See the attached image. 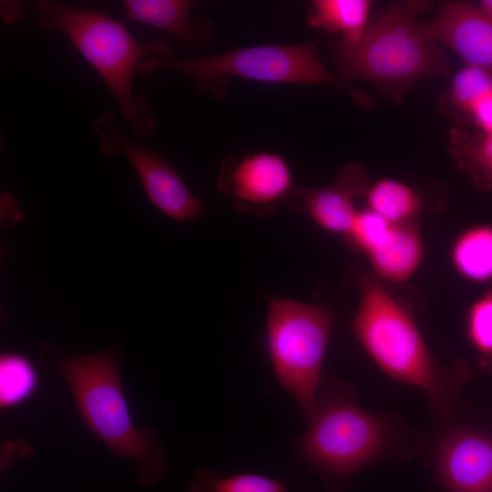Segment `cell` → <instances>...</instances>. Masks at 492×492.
I'll use <instances>...</instances> for the list:
<instances>
[{"instance_id":"6da1fadb","label":"cell","mask_w":492,"mask_h":492,"mask_svg":"<svg viewBox=\"0 0 492 492\" xmlns=\"http://www.w3.org/2000/svg\"><path fill=\"white\" fill-rule=\"evenodd\" d=\"M432 1L391 3L357 39L331 44L339 77L373 84L395 105L421 80L452 77V64L418 16Z\"/></svg>"},{"instance_id":"8fae6325","label":"cell","mask_w":492,"mask_h":492,"mask_svg":"<svg viewBox=\"0 0 492 492\" xmlns=\"http://www.w3.org/2000/svg\"><path fill=\"white\" fill-rule=\"evenodd\" d=\"M423 25L435 41L450 48L467 66L492 74V17L477 4L445 2Z\"/></svg>"},{"instance_id":"cb8c5ba5","label":"cell","mask_w":492,"mask_h":492,"mask_svg":"<svg viewBox=\"0 0 492 492\" xmlns=\"http://www.w3.org/2000/svg\"><path fill=\"white\" fill-rule=\"evenodd\" d=\"M1 16L7 23H12L20 18L23 14V9L18 2L15 1H1Z\"/></svg>"},{"instance_id":"9a60e30c","label":"cell","mask_w":492,"mask_h":492,"mask_svg":"<svg viewBox=\"0 0 492 492\" xmlns=\"http://www.w3.org/2000/svg\"><path fill=\"white\" fill-rule=\"evenodd\" d=\"M447 151L475 188L492 194V131L454 126L449 129Z\"/></svg>"},{"instance_id":"3957f363","label":"cell","mask_w":492,"mask_h":492,"mask_svg":"<svg viewBox=\"0 0 492 492\" xmlns=\"http://www.w3.org/2000/svg\"><path fill=\"white\" fill-rule=\"evenodd\" d=\"M359 302L353 332L374 362L395 380L418 387L438 412L448 410L469 370L439 365L411 313L373 273L354 275Z\"/></svg>"},{"instance_id":"4fadbf2b","label":"cell","mask_w":492,"mask_h":492,"mask_svg":"<svg viewBox=\"0 0 492 492\" xmlns=\"http://www.w3.org/2000/svg\"><path fill=\"white\" fill-rule=\"evenodd\" d=\"M125 15L121 22H139L161 29L181 43L200 46L212 39L210 20L190 17L193 1L190 0H124Z\"/></svg>"},{"instance_id":"277c9868","label":"cell","mask_w":492,"mask_h":492,"mask_svg":"<svg viewBox=\"0 0 492 492\" xmlns=\"http://www.w3.org/2000/svg\"><path fill=\"white\" fill-rule=\"evenodd\" d=\"M36 7L40 26L51 33L64 34L100 76L132 132L149 137L158 121L147 99L133 93V78L142 60L171 57L170 43L156 39L141 44L121 21L93 8L72 6L56 0H40Z\"/></svg>"},{"instance_id":"7c38bea8","label":"cell","mask_w":492,"mask_h":492,"mask_svg":"<svg viewBox=\"0 0 492 492\" xmlns=\"http://www.w3.org/2000/svg\"><path fill=\"white\" fill-rule=\"evenodd\" d=\"M436 472L448 492H492V437L459 429L439 446Z\"/></svg>"},{"instance_id":"ac0fdd59","label":"cell","mask_w":492,"mask_h":492,"mask_svg":"<svg viewBox=\"0 0 492 492\" xmlns=\"http://www.w3.org/2000/svg\"><path fill=\"white\" fill-rule=\"evenodd\" d=\"M367 208L393 224L415 220L423 209V200L410 186L395 179L371 182L366 193Z\"/></svg>"},{"instance_id":"5b68a950","label":"cell","mask_w":492,"mask_h":492,"mask_svg":"<svg viewBox=\"0 0 492 492\" xmlns=\"http://www.w3.org/2000/svg\"><path fill=\"white\" fill-rule=\"evenodd\" d=\"M184 73L194 89L221 99L228 79L238 77L267 83L330 85L347 92L358 105L371 107L370 97L333 75L322 62L318 41L290 45H262L194 58H149L142 60L138 71L149 74L159 69Z\"/></svg>"},{"instance_id":"2e32d148","label":"cell","mask_w":492,"mask_h":492,"mask_svg":"<svg viewBox=\"0 0 492 492\" xmlns=\"http://www.w3.org/2000/svg\"><path fill=\"white\" fill-rule=\"evenodd\" d=\"M451 262L466 281L484 283L492 281V225H473L454 241Z\"/></svg>"},{"instance_id":"d6986e66","label":"cell","mask_w":492,"mask_h":492,"mask_svg":"<svg viewBox=\"0 0 492 492\" xmlns=\"http://www.w3.org/2000/svg\"><path fill=\"white\" fill-rule=\"evenodd\" d=\"M490 91L492 74L466 65L451 77V84L439 100V108L462 126L473 108Z\"/></svg>"},{"instance_id":"30bf717a","label":"cell","mask_w":492,"mask_h":492,"mask_svg":"<svg viewBox=\"0 0 492 492\" xmlns=\"http://www.w3.org/2000/svg\"><path fill=\"white\" fill-rule=\"evenodd\" d=\"M370 184L364 166L348 163L340 168L331 184L320 188L293 187L286 201L323 230L345 236L358 213L354 201L365 196Z\"/></svg>"},{"instance_id":"5bb4252c","label":"cell","mask_w":492,"mask_h":492,"mask_svg":"<svg viewBox=\"0 0 492 492\" xmlns=\"http://www.w3.org/2000/svg\"><path fill=\"white\" fill-rule=\"evenodd\" d=\"M424 246L416 221L393 224L367 255L373 274L380 281L401 283L410 279L423 259Z\"/></svg>"},{"instance_id":"d4e9b609","label":"cell","mask_w":492,"mask_h":492,"mask_svg":"<svg viewBox=\"0 0 492 492\" xmlns=\"http://www.w3.org/2000/svg\"><path fill=\"white\" fill-rule=\"evenodd\" d=\"M477 5L484 13L492 17V0H481Z\"/></svg>"},{"instance_id":"7402d4cb","label":"cell","mask_w":492,"mask_h":492,"mask_svg":"<svg viewBox=\"0 0 492 492\" xmlns=\"http://www.w3.org/2000/svg\"><path fill=\"white\" fill-rule=\"evenodd\" d=\"M466 333L480 361L487 365L492 364V285L469 306Z\"/></svg>"},{"instance_id":"8992f818","label":"cell","mask_w":492,"mask_h":492,"mask_svg":"<svg viewBox=\"0 0 492 492\" xmlns=\"http://www.w3.org/2000/svg\"><path fill=\"white\" fill-rule=\"evenodd\" d=\"M332 318L323 305L277 297L268 302L267 340L273 371L308 424L315 415Z\"/></svg>"},{"instance_id":"ba28073f","label":"cell","mask_w":492,"mask_h":492,"mask_svg":"<svg viewBox=\"0 0 492 492\" xmlns=\"http://www.w3.org/2000/svg\"><path fill=\"white\" fill-rule=\"evenodd\" d=\"M100 150L108 156H124L139 177L151 203L168 217L179 221L200 216V200L183 182L173 167L158 152L128 137L110 112L93 123Z\"/></svg>"},{"instance_id":"ffe728a7","label":"cell","mask_w":492,"mask_h":492,"mask_svg":"<svg viewBox=\"0 0 492 492\" xmlns=\"http://www.w3.org/2000/svg\"><path fill=\"white\" fill-rule=\"evenodd\" d=\"M187 492H290L276 479L257 474L220 477L211 469H200L188 484Z\"/></svg>"},{"instance_id":"44dd1931","label":"cell","mask_w":492,"mask_h":492,"mask_svg":"<svg viewBox=\"0 0 492 492\" xmlns=\"http://www.w3.org/2000/svg\"><path fill=\"white\" fill-rule=\"evenodd\" d=\"M36 373L23 355L4 354L0 359V404L2 408L21 403L35 390Z\"/></svg>"},{"instance_id":"e0dca14e","label":"cell","mask_w":492,"mask_h":492,"mask_svg":"<svg viewBox=\"0 0 492 492\" xmlns=\"http://www.w3.org/2000/svg\"><path fill=\"white\" fill-rule=\"evenodd\" d=\"M372 5L369 0H315L306 22L312 27L339 33L341 39L353 41L366 29Z\"/></svg>"},{"instance_id":"9c48e42d","label":"cell","mask_w":492,"mask_h":492,"mask_svg":"<svg viewBox=\"0 0 492 492\" xmlns=\"http://www.w3.org/2000/svg\"><path fill=\"white\" fill-rule=\"evenodd\" d=\"M217 184L238 210L260 216L272 214L293 189L287 162L266 151L225 158Z\"/></svg>"},{"instance_id":"603a6c76","label":"cell","mask_w":492,"mask_h":492,"mask_svg":"<svg viewBox=\"0 0 492 492\" xmlns=\"http://www.w3.org/2000/svg\"><path fill=\"white\" fill-rule=\"evenodd\" d=\"M393 223L366 208L358 210L356 218L345 235L347 244L365 256L385 237Z\"/></svg>"},{"instance_id":"52a82bcc","label":"cell","mask_w":492,"mask_h":492,"mask_svg":"<svg viewBox=\"0 0 492 492\" xmlns=\"http://www.w3.org/2000/svg\"><path fill=\"white\" fill-rule=\"evenodd\" d=\"M302 437L304 455L337 476L350 475L370 463L386 438L384 423L347 399L320 397Z\"/></svg>"},{"instance_id":"7a4b0ae2","label":"cell","mask_w":492,"mask_h":492,"mask_svg":"<svg viewBox=\"0 0 492 492\" xmlns=\"http://www.w3.org/2000/svg\"><path fill=\"white\" fill-rule=\"evenodd\" d=\"M39 362L65 378L87 427L117 456L137 466V483L155 485L166 468V452L152 427L134 425L124 397L115 348L74 355L42 343Z\"/></svg>"}]
</instances>
